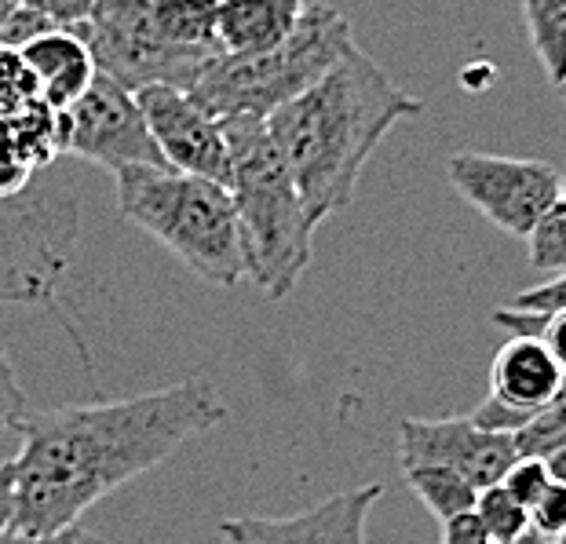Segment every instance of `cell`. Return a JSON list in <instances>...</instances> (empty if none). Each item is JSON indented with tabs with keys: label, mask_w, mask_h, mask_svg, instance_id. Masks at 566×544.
Returning a JSON list of instances; mask_svg holds the SVG:
<instances>
[{
	"label": "cell",
	"mask_w": 566,
	"mask_h": 544,
	"mask_svg": "<svg viewBox=\"0 0 566 544\" xmlns=\"http://www.w3.org/2000/svg\"><path fill=\"white\" fill-rule=\"evenodd\" d=\"M475 515H479V523L486 526V534L493 544H512V541H520L530 534V512L512 498L509 490L501 487H486V490H479V498H475Z\"/></svg>",
	"instance_id": "cell-19"
},
{
	"label": "cell",
	"mask_w": 566,
	"mask_h": 544,
	"mask_svg": "<svg viewBox=\"0 0 566 544\" xmlns=\"http://www.w3.org/2000/svg\"><path fill=\"white\" fill-rule=\"evenodd\" d=\"M27 414H30V398L22 391L15 369H11L4 344H0V431L19 428Z\"/></svg>",
	"instance_id": "cell-26"
},
{
	"label": "cell",
	"mask_w": 566,
	"mask_h": 544,
	"mask_svg": "<svg viewBox=\"0 0 566 544\" xmlns=\"http://www.w3.org/2000/svg\"><path fill=\"white\" fill-rule=\"evenodd\" d=\"M402 475L409 482V490L417 493L420 504H424L439 523L475 508L479 490L461 475V471L442 468V464H417V468H406Z\"/></svg>",
	"instance_id": "cell-17"
},
{
	"label": "cell",
	"mask_w": 566,
	"mask_h": 544,
	"mask_svg": "<svg viewBox=\"0 0 566 544\" xmlns=\"http://www.w3.org/2000/svg\"><path fill=\"white\" fill-rule=\"evenodd\" d=\"M55 121L59 150L84 157L92 165H103L111 176L139 165H165L136 95L106 74H95L88 92L70 111L55 114Z\"/></svg>",
	"instance_id": "cell-9"
},
{
	"label": "cell",
	"mask_w": 566,
	"mask_h": 544,
	"mask_svg": "<svg viewBox=\"0 0 566 544\" xmlns=\"http://www.w3.org/2000/svg\"><path fill=\"white\" fill-rule=\"evenodd\" d=\"M563 446H566V391L548 409H541L526 428L515 431V450H520V457H541L545 461L548 453L563 450Z\"/></svg>",
	"instance_id": "cell-22"
},
{
	"label": "cell",
	"mask_w": 566,
	"mask_h": 544,
	"mask_svg": "<svg viewBox=\"0 0 566 544\" xmlns=\"http://www.w3.org/2000/svg\"><path fill=\"white\" fill-rule=\"evenodd\" d=\"M216 11H220V0H150V15L161 41L198 59L223 55L216 41Z\"/></svg>",
	"instance_id": "cell-16"
},
{
	"label": "cell",
	"mask_w": 566,
	"mask_h": 544,
	"mask_svg": "<svg viewBox=\"0 0 566 544\" xmlns=\"http://www.w3.org/2000/svg\"><path fill=\"white\" fill-rule=\"evenodd\" d=\"M493 322L504 325V329H512V336L515 333L537 336V341L548 347V355L559 362V369L566 373V311H559V314H526V311L497 307V311H493Z\"/></svg>",
	"instance_id": "cell-21"
},
{
	"label": "cell",
	"mask_w": 566,
	"mask_h": 544,
	"mask_svg": "<svg viewBox=\"0 0 566 544\" xmlns=\"http://www.w3.org/2000/svg\"><path fill=\"white\" fill-rule=\"evenodd\" d=\"M545 464H548V471H552V479L563 482V487H566V446H563V450H556V453H548V457H545Z\"/></svg>",
	"instance_id": "cell-32"
},
{
	"label": "cell",
	"mask_w": 566,
	"mask_h": 544,
	"mask_svg": "<svg viewBox=\"0 0 566 544\" xmlns=\"http://www.w3.org/2000/svg\"><path fill=\"white\" fill-rule=\"evenodd\" d=\"M552 544H566V534H563V537H559V541H552Z\"/></svg>",
	"instance_id": "cell-38"
},
{
	"label": "cell",
	"mask_w": 566,
	"mask_h": 544,
	"mask_svg": "<svg viewBox=\"0 0 566 544\" xmlns=\"http://www.w3.org/2000/svg\"><path fill=\"white\" fill-rule=\"evenodd\" d=\"M526 245H530V263H534L537 271H552V274L566 271V201L563 198L541 216L537 227L526 238Z\"/></svg>",
	"instance_id": "cell-20"
},
{
	"label": "cell",
	"mask_w": 566,
	"mask_h": 544,
	"mask_svg": "<svg viewBox=\"0 0 566 544\" xmlns=\"http://www.w3.org/2000/svg\"><path fill=\"white\" fill-rule=\"evenodd\" d=\"M563 201H566V172H563Z\"/></svg>",
	"instance_id": "cell-37"
},
{
	"label": "cell",
	"mask_w": 566,
	"mask_h": 544,
	"mask_svg": "<svg viewBox=\"0 0 566 544\" xmlns=\"http://www.w3.org/2000/svg\"><path fill=\"white\" fill-rule=\"evenodd\" d=\"M424 103L395 84L384 66L352 44L329 74L268 117L311 220L325 223L355 201L373 150Z\"/></svg>",
	"instance_id": "cell-2"
},
{
	"label": "cell",
	"mask_w": 566,
	"mask_h": 544,
	"mask_svg": "<svg viewBox=\"0 0 566 544\" xmlns=\"http://www.w3.org/2000/svg\"><path fill=\"white\" fill-rule=\"evenodd\" d=\"M501 487L530 512V508L541 501V493L552 487V471L541 457H520V461L509 468V475L501 479Z\"/></svg>",
	"instance_id": "cell-23"
},
{
	"label": "cell",
	"mask_w": 566,
	"mask_h": 544,
	"mask_svg": "<svg viewBox=\"0 0 566 544\" xmlns=\"http://www.w3.org/2000/svg\"><path fill=\"white\" fill-rule=\"evenodd\" d=\"M223 420V395L201 377L114 402L30 409L15 428L22 446L8 461L15 493L11 530L66 534L95 501L165 464L179 446Z\"/></svg>",
	"instance_id": "cell-1"
},
{
	"label": "cell",
	"mask_w": 566,
	"mask_h": 544,
	"mask_svg": "<svg viewBox=\"0 0 566 544\" xmlns=\"http://www.w3.org/2000/svg\"><path fill=\"white\" fill-rule=\"evenodd\" d=\"M520 461L515 435L483 431L472 417H442V420H417L409 417L399 425V464H442L453 468L472 482L475 490L497 487L509 475V468Z\"/></svg>",
	"instance_id": "cell-11"
},
{
	"label": "cell",
	"mask_w": 566,
	"mask_h": 544,
	"mask_svg": "<svg viewBox=\"0 0 566 544\" xmlns=\"http://www.w3.org/2000/svg\"><path fill=\"white\" fill-rule=\"evenodd\" d=\"M311 0H220L216 41L223 55H260L296 33Z\"/></svg>",
	"instance_id": "cell-15"
},
{
	"label": "cell",
	"mask_w": 566,
	"mask_h": 544,
	"mask_svg": "<svg viewBox=\"0 0 566 544\" xmlns=\"http://www.w3.org/2000/svg\"><path fill=\"white\" fill-rule=\"evenodd\" d=\"M15 519V493H11V464H0V534L11 526Z\"/></svg>",
	"instance_id": "cell-31"
},
{
	"label": "cell",
	"mask_w": 566,
	"mask_h": 544,
	"mask_svg": "<svg viewBox=\"0 0 566 544\" xmlns=\"http://www.w3.org/2000/svg\"><path fill=\"white\" fill-rule=\"evenodd\" d=\"M566 391V373L537 336L515 333L490 366V395L472 420L483 431L515 435Z\"/></svg>",
	"instance_id": "cell-12"
},
{
	"label": "cell",
	"mask_w": 566,
	"mask_h": 544,
	"mask_svg": "<svg viewBox=\"0 0 566 544\" xmlns=\"http://www.w3.org/2000/svg\"><path fill=\"white\" fill-rule=\"evenodd\" d=\"M59 27L52 19H44L41 11H33V8H15L8 15V22L0 27V52H22L27 44H33V41H41L44 33H55Z\"/></svg>",
	"instance_id": "cell-25"
},
{
	"label": "cell",
	"mask_w": 566,
	"mask_h": 544,
	"mask_svg": "<svg viewBox=\"0 0 566 544\" xmlns=\"http://www.w3.org/2000/svg\"><path fill=\"white\" fill-rule=\"evenodd\" d=\"M81 544H106L103 537H95V534H84V541Z\"/></svg>",
	"instance_id": "cell-35"
},
{
	"label": "cell",
	"mask_w": 566,
	"mask_h": 544,
	"mask_svg": "<svg viewBox=\"0 0 566 544\" xmlns=\"http://www.w3.org/2000/svg\"><path fill=\"white\" fill-rule=\"evenodd\" d=\"M355 44L352 22L329 4H307L296 33L260 55H220L195 81L190 95L212 117H263L268 121L311 84H318Z\"/></svg>",
	"instance_id": "cell-5"
},
{
	"label": "cell",
	"mask_w": 566,
	"mask_h": 544,
	"mask_svg": "<svg viewBox=\"0 0 566 544\" xmlns=\"http://www.w3.org/2000/svg\"><path fill=\"white\" fill-rule=\"evenodd\" d=\"M530 48L548 81L563 84L566 77V0H523Z\"/></svg>",
	"instance_id": "cell-18"
},
{
	"label": "cell",
	"mask_w": 566,
	"mask_h": 544,
	"mask_svg": "<svg viewBox=\"0 0 566 544\" xmlns=\"http://www.w3.org/2000/svg\"><path fill=\"white\" fill-rule=\"evenodd\" d=\"M512 311H526V314H559L566 311V271L548 278V282L541 285H530L523 289L520 296L509 304Z\"/></svg>",
	"instance_id": "cell-27"
},
{
	"label": "cell",
	"mask_w": 566,
	"mask_h": 544,
	"mask_svg": "<svg viewBox=\"0 0 566 544\" xmlns=\"http://www.w3.org/2000/svg\"><path fill=\"white\" fill-rule=\"evenodd\" d=\"M512 544H548V541H541L537 534H526V537H520V541H512Z\"/></svg>",
	"instance_id": "cell-34"
},
{
	"label": "cell",
	"mask_w": 566,
	"mask_h": 544,
	"mask_svg": "<svg viewBox=\"0 0 566 544\" xmlns=\"http://www.w3.org/2000/svg\"><path fill=\"white\" fill-rule=\"evenodd\" d=\"M84 534H88V530L74 526V530H66V534H55V537H33V534H22V530L8 526L4 534H0V544H81Z\"/></svg>",
	"instance_id": "cell-30"
},
{
	"label": "cell",
	"mask_w": 566,
	"mask_h": 544,
	"mask_svg": "<svg viewBox=\"0 0 566 544\" xmlns=\"http://www.w3.org/2000/svg\"><path fill=\"white\" fill-rule=\"evenodd\" d=\"M117 212L172 252L205 285L234 289L249 282L242 223L223 184L139 165L114 176Z\"/></svg>",
	"instance_id": "cell-4"
},
{
	"label": "cell",
	"mask_w": 566,
	"mask_h": 544,
	"mask_svg": "<svg viewBox=\"0 0 566 544\" xmlns=\"http://www.w3.org/2000/svg\"><path fill=\"white\" fill-rule=\"evenodd\" d=\"M15 8H19V0H0V27H4L8 15H11Z\"/></svg>",
	"instance_id": "cell-33"
},
{
	"label": "cell",
	"mask_w": 566,
	"mask_h": 544,
	"mask_svg": "<svg viewBox=\"0 0 566 544\" xmlns=\"http://www.w3.org/2000/svg\"><path fill=\"white\" fill-rule=\"evenodd\" d=\"M446 179L475 212L512 238H530L541 216L563 198V172L534 157L464 150L446 161Z\"/></svg>",
	"instance_id": "cell-8"
},
{
	"label": "cell",
	"mask_w": 566,
	"mask_h": 544,
	"mask_svg": "<svg viewBox=\"0 0 566 544\" xmlns=\"http://www.w3.org/2000/svg\"><path fill=\"white\" fill-rule=\"evenodd\" d=\"M22 66L30 70L33 84H38V95L41 103L48 106L52 114H63L70 111L88 84L95 81V59L88 52L74 30H55V33H44L41 41L27 44L19 52Z\"/></svg>",
	"instance_id": "cell-14"
},
{
	"label": "cell",
	"mask_w": 566,
	"mask_h": 544,
	"mask_svg": "<svg viewBox=\"0 0 566 544\" xmlns=\"http://www.w3.org/2000/svg\"><path fill=\"white\" fill-rule=\"evenodd\" d=\"M88 44L95 70L132 95L150 84H172L190 92L216 59L176 52L161 41L150 15V0H95L92 15L74 30Z\"/></svg>",
	"instance_id": "cell-7"
},
{
	"label": "cell",
	"mask_w": 566,
	"mask_h": 544,
	"mask_svg": "<svg viewBox=\"0 0 566 544\" xmlns=\"http://www.w3.org/2000/svg\"><path fill=\"white\" fill-rule=\"evenodd\" d=\"M19 4L41 11V15L52 19L59 30H77L81 22L92 15L95 0H19Z\"/></svg>",
	"instance_id": "cell-28"
},
{
	"label": "cell",
	"mask_w": 566,
	"mask_h": 544,
	"mask_svg": "<svg viewBox=\"0 0 566 544\" xmlns=\"http://www.w3.org/2000/svg\"><path fill=\"white\" fill-rule=\"evenodd\" d=\"M439 544H493V541H490L486 526L479 523V515H475V508H472V512H461V515L446 519Z\"/></svg>",
	"instance_id": "cell-29"
},
{
	"label": "cell",
	"mask_w": 566,
	"mask_h": 544,
	"mask_svg": "<svg viewBox=\"0 0 566 544\" xmlns=\"http://www.w3.org/2000/svg\"><path fill=\"white\" fill-rule=\"evenodd\" d=\"M559 95H563V100H566V77H563V84H559Z\"/></svg>",
	"instance_id": "cell-36"
},
{
	"label": "cell",
	"mask_w": 566,
	"mask_h": 544,
	"mask_svg": "<svg viewBox=\"0 0 566 544\" xmlns=\"http://www.w3.org/2000/svg\"><path fill=\"white\" fill-rule=\"evenodd\" d=\"M136 103L147 117L154 143H158L161 161L172 172L201 176L227 187L231 154H227L220 117H212L195 95L172 88V84H150V88L136 92Z\"/></svg>",
	"instance_id": "cell-10"
},
{
	"label": "cell",
	"mask_w": 566,
	"mask_h": 544,
	"mask_svg": "<svg viewBox=\"0 0 566 544\" xmlns=\"http://www.w3.org/2000/svg\"><path fill=\"white\" fill-rule=\"evenodd\" d=\"M530 534L541 541H559L566 534V487L552 479V487L541 493V501L530 508Z\"/></svg>",
	"instance_id": "cell-24"
},
{
	"label": "cell",
	"mask_w": 566,
	"mask_h": 544,
	"mask_svg": "<svg viewBox=\"0 0 566 544\" xmlns=\"http://www.w3.org/2000/svg\"><path fill=\"white\" fill-rule=\"evenodd\" d=\"M380 493V482H369L289 519H223L220 537L227 544H366V523Z\"/></svg>",
	"instance_id": "cell-13"
},
{
	"label": "cell",
	"mask_w": 566,
	"mask_h": 544,
	"mask_svg": "<svg viewBox=\"0 0 566 544\" xmlns=\"http://www.w3.org/2000/svg\"><path fill=\"white\" fill-rule=\"evenodd\" d=\"M81 209L70 195L0 198V304H52L74 268Z\"/></svg>",
	"instance_id": "cell-6"
},
{
	"label": "cell",
	"mask_w": 566,
	"mask_h": 544,
	"mask_svg": "<svg viewBox=\"0 0 566 544\" xmlns=\"http://www.w3.org/2000/svg\"><path fill=\"white\" fill-rule=\"evenodd\" d=\"M223 136L231 154L227 190L242 223L249 282L268 300H285L311 268L318 223L311 220L285 157L274 147L268 121L223 117Z\"/></svg>",
	"instance_id": "cell-3"
}]
</instances>
